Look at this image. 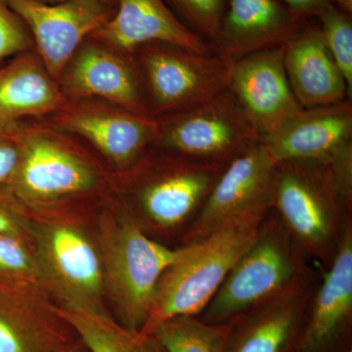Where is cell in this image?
Instances as JSON below:
<instances>
[{
	"label": "cell",
	"mask_w": 352,
	"mask_h": 352,
	"mask_svg": "<svg viewBox=\"0 0 352 352\" xmlns=\"http://www.w3.org/2000/svg\"><path fill=\"white\" fill-rule=\"evenodd\" d=\"M106 298L118 322L140 333L151 311L160 278L177 261L184 245L171 249L150 238L127 212L101 215L96 240Z\"/></svg>",
	"instance_id": "6da1fadb"
},
{
	"label": "cell",
	"mask_w": 352,
	"mask_h": 352,
	"mask_svg": "<svg viewBox=\"0 0 352 352\" xmlns=\"http://www.w3.org/2000/svg\"><path fill=\"white\" fill-rule=\"evenodd\" d=\"M351 208L328 164H277L272 210L302 254L332 261Z\"/></svg>",
	"instance_id": "7a4b0ae2"
},
{
	"label": "cell",
	"mask_w": 352,
	"mask_h": 352,
	"mask_svg": "<svg viewBox=\"0 0 352 352\" xmlns=\"http://www.w3.org/2000/svg\"><path fill=\"white\" fill-rule=\"evenodd\" d=\"M261 226L224 229L183 245L180 258L160 278L151 311L140 333L147 336L157 324L175 317L201 314L256 239Z\"/></svg>",
	"instance_id": "3957f363"
},
{
	"label": "cell",
	"mask_w": 352,
	"mask_h": 352,
	"mask_svg": "<svg viewBox=\"0 0 352 352\" xmlns=\"http://www.w3.org/2000/svg\"><path fill=\"white\" fill-rule=\"evenodd\" d=\"M3 131L20 149L19 163L6 188L25 207L50 206L87 193L99 184L98 170L64 131L24 120Z\"/></svg>",
	"instance_id": "277c9868"
},
{
	"label": "cell",
	"mask_w": 352,
	"mask_h": 352,
	"mask_svg": "<svg viewBox=\"0 0 352 352\" xmlns=\"http://www.w3.org/2000/svg\"><path fill=\"white\" fill-rule=\"evenodd\" d=\"M265 219L256 239L204 309L203 321H235L307 273L302 252L277 215Z\"/></svg>",
	"instance_id": "5b68a950"
},
{
	"label": "cell",
	"mask_w": 352,
	"mask_h": 352,
	"mask_svg": "<svg viewBox=\"0 0 352 352\" xmlns=\"http://www.w3.org/2000/svg\"><path fill=\"white\" fill-rule=\"evenodd\" d=\"M32 245L44 293L57 307L108 314L100 254L82 227L32 222Z\"/></svg>",
	"instance_id": "8992f818"
},
{
	"label": "cell",
	"mask_w": 352,
	"mask_h": 352,
	"mask_svg": "<svg viewBox=\"0 0 352 352\" xmlns=\"http://www.w3.org/2000/svg\"><path fill=\"white\" fill-rule=\"evenodd\" d=\"M161 151L146 152L131 166V193L144 219L141 228L146 221L155 228L171 230L193 222L226 166Z\"/></svg>",
	"instance_id": "52a82bcc"
},
{
	"label": "cell",
	"mask_w": 352,
	"mask_h": 352,
	"mask_svg": "<svg viewBox=\"0 0 352 352\" xmlns=\"http://www.w3.org/2000/svg\"><path fill=\"white\" fill-rule=\"evenodd\" d=\"M142 74L152 117L201 105L226 91L230 60L200 54L171 44L153 43L133 53Z\"/></svg>",
	"instance_id": "ba28073f"
},
{
	"label": "cell",
	"mask_w": 352,
	"mask_h": 352,
	"mask_svg": "<svg viewBox=\"0 0 352 352\" xmlns=\"http://www.w3.org/2000/svg\"><path fill=\"white\" fill-rule=\"evenodd\" d=\"M157 120L155 148L208 163L227 166L261 142L229 88L201 105Z\"/></svg>",
	"instance_id": "9c48e42d"
},
{
	"label": "cell",
	"mask_w": 352,
	"mask_h": 352,
	"mask_svg": "<svg viewBox=\"0 0 352 352\" xmlns=\"http://www.w3.org/2000/svg\"><path fill=\"white\" fill-rule=\"evenodd\" d=\"M276 166L261 142L227 164L190 224L185 244L224 229L263 224L272 210Z\"/></svg>",
	"instance_id": "30bf717a"
},
{
	"label": "cell",
	"mask_w": 352,
	"mask_h": 352,
	"mask_svg": "<svg viewBox=\"0 0 352 352\" xmlns=\"http://www.w3.org/2000/svg\"><path fill=\"white\" fill-rule=\"evenodd\" d=\"M51 126L85 139L122 170L131 168L154 147L160 133L157 118L94 99H68L53 113Z\"/></svg>",
	"instance_id": "8fae6325"
},
{
	"label": "cell",
	"mask_w": 352,
	"mask_h": 352,
	"mask_svg": "<svg viewBox=\"0 0 352 352\" xmlns=\"http://www.w3.org/2000/svg\"><path fill=\"white\" fill-rule=\"evenodd\" d=\"M6 2L27 25L36 54L58 83L76 50L112 17L117 8L95 0Z\"/></svg>",
	"instance_id": "7c38bea8"
},
{
	"label": "cell",
	"mask_w": 352,
	"mask_h": 352,
	"mask_svg": "<svg viewBox=\"0 0 352 352\" xmlns=\"http://www.w3.org/2000/svg\"><path fill=\"white\" fill-rule=\"evenodd\" d=\"M59 85L67 99H96L151 116L144 80L134 55L122 54L88 38L65 68Z\"/></svg>",
	"instance_id": "4fadbf2b"
},
{
	"label": "cell",
	"mask_w": 352,
	"mask_h": 352,
	"mask_svg": "<svg viewBox=\"0 0 352 352\" xmlns=\"http://www.w3.org/2000/svg\"><path fill=\"white\" fill-rule=\"evenodd\" d=\"M229 90L261 139L303 109L289 87L284 66V47L230 60Z\"/></svg>",
	"instance_id": "5bb4252c"
},
{
	"label": "cell",
	"mask_w": 352,
	"mask_h": 352,
	"mask_svg": "<svg viewBox=\"0 0 352 352\" xmlns=\"http://www.w3.org/2000/svg\"><path fill=\"white\" fill-rule=\"evenodd\" d=\"M276 163L315 161L330 164L352 149L351 100L303 108L261 139Z\"/></svg>",
	"instance_id": "9a60e30c"
},
{
	"label": "cell",
	"mask_w": 352,
	"mask_h": 352,
	"mask_svg": "<svg viewBox=\"0 0 352 352\" xmlns=\"http://www.w3.org/2000/svg\"><path fill=\"white\" fill-rule=\"evenodd\" d=\"M89 38L127 55L153 43L171 44L200 54L214 53L212 46L190 30L166 0H117L112 17Z\"/></svg>",
	"instance_id": "2e32d148"
},
{
	"label": "cell",
	"mask_w": 352,
	"mask_h": 352,
	"mask_svg": "<svg viewBox=\"0 0 352 352\" xmlns=\"http://www.w3.org/2000/svg\"><path fill=\"white\" fill-rule=\"evenodd\" d=\"M307 25L279 0H227L212 51L235 60L284 47Z\"/></svg>",
	"instance_id": "e0dca14e"
},
{
	"label": "cell",
	"mask_w": 352,
	"mask_h": 352,
	"mask_svg": "<svg viewBox=\"0 0 352 352\" xmlns=\"http://www.w3.org/2000/svg\"><path fill=\"white\" fill-rule=\"evenodd\" d=\"M69 330L43 293L0 283V352H58Z\"/></svg>",
	"instance_id": "ac0fdd59"
},
{
	"label": "cell",
	"mask_w": 352,
	"mask_h": 352,
	"mask_svg": "<svg viewBox=\"0 0 352 352\" xmlns=\"http://www.w3.org/2000/svg\"><path fill=\"white\" fill-rule=\"evenodd\" d=\"M311 294L308 272L233 321L223 352H288Z\"/></svg>",
	"instance_id": "d6986e66"
},
{
	"label": "cell",
	"mask_w": 352,
	"mask_h": 352,
	"mask_svg": "<svg viewBox=\"0 0 352 352\" xmlns=\"http://www.w3.org/2000/svg\"><path fill=\"white\" fill-rule=\"evenodd\" d=\"M284 66L289 87L302 108L351 100L319 27L305 25L284 46Z\"/></svg>",
	"instance_id": "ffe728a7"
},
{
	"label": "cell",
	"mask_w": 352,
	"mask_h": 352,
	"mask_svg": "<svg viewBox=\"0 0 352 352\" xmlns=\"http://www.w3.org/2000/svg\"><path fill=\"white\" fill-rule=\"evenodd\" d=\"M67 100L36 51L0 65V133L25 118L52 116Z\"/></svg>",
	"instance_id": "44dd1931"
},
{
	"label": "cell",
	"mask_w": 352,
	"mask_h": 352,
	"mask_svg": "<svg viewBox=\"0 0 352 352\" xmlns=\"http://www.w3.org/2000/svg\"><path fill=\"white\" fill-rule=\"evenodd\" d=\"M327 272L312 302L302 347L307 352L324 349L340 332L352 311V230L346 222Z\"/></svg>",
	"instance_id": "7402d4cb"
},
{
	"label": "cell",
	"mask_w": 352,
	"mask_h": 352,
	"mask_svg": "<svg viewBox=\"0 0 352 352\" xmlns=\"http://www.w3.org/2000/svg\"><path fill=\"white\" fill-rule=\"evenodd\" d=\"M56 310L89 352H166L152 336L131 332L109 314Z\"/></svg>",
	"instance_id": "603a6c76"
},
{
	"label": "cell",
	"mask_w": 352,
	"mask_h": 352,
	"mask_svg": "<svg viewBox=\"0 0 352 352\" xmlns=\"http://www.w3.org/2000/svg\"><path fill=\"white\" fill-rule=\"evenodd\" d=\"M233 322L212 324L180 316L157 324L152 336L166 352H223Z\"/></svg>",
	"instance_id": "cb8c5ba5"
},
{
	"label": "cell",
	"mask_w": 352,
	"mask_h": 352,
	"mask_svg": "<svg viewBox=\"0 0 352 352\" xmlns=\"http://www.w3.org/2000/svg\"><path fill=\"white\" fill-rule=\"evenodd\" d=\"M0 283L45 294L31 239L0 235Z\"/></svg>",
	"instance_id": "d4e9b609"
},
{
	"label": "cell",
	"mask_w": 352,
	"mask_h": 352,
	"mask_svg": "<svg viewBox=\"0 0 352 352\" xmlns=\"http://www.w3.org/2000/svg\"><path fill=\"white\" fill-rule=\"evenodd\" d=\"M319 29L333 61L346 80L352 95V21L351 15L329 6L318 15Z\"/></svg>",
	"instance_id": "484cf974"
},
{
	"label": "cell",
	"mask_w": 352,
	"mask_h": 352,
	"mask_svg": "<svg viewBox=\"0 0 352 352\" xmlns=\"http://www.w3.org/2000/svg\"><path fill=\"white\" fill-rule=\"evenodd\" d=\"M178 18L210 46L226 14L227 0H166Z\"/></svg>",
	"instance_id": "4316f807"
},
{
	"label": "cell",
	"mask_w": 352,
	"mask_h": 352,
	"mask_svg": "<svg viewBox=\"0 0 352 352\" xmlns=\"http://www.w3.org/2000/svg\"><path fill=\"white\" fill-rule=\"evenodd\" d=\"M32 48L34 41L27 25L6 0H0V65Z\"/></svg>",
	"instance_id": "83f0119b"
},
{
	"label": "cell",
	"mask_w": 352,
	"mask_h": 352,
	"mask_svg": "<svg viewBox=\"0 0 352 352\" xmlns=\"http://www.w3.org/2000/svg\"><path fill=\"white\" fill-rule=\"evenodd\" d=\"M0 235H18L32 241V222L25 206L6 188L0 187Z\"/></svg>",
	"instance_id": "f1b7e54d"
},
{
	"label": "cell",
	"mask_w": 352,
	"mask_h": 352,
	"mask_svg": "<svg viewBox=\"0 0 352 352\" xmlns=\"http://www.w3.org/2000/svg\"><path fill=\"white\" fill-rule=\"evenodd\" d=\"M20 159L17 142L7 132L0 133V187L6 186L12 179Z\"/></svg>",
	"instance_id": "f546056e"
},
{
	"label": "cell",
	"mask_w": 352,
	"mask_h": 352,
	"mask_svg": "<svg viewBox=\"0 0 352 352\" xmlns=\"http://www.w3.org/2000/svg\"><path fill=\"white\" fill-rule=\"evenodd\" d=\"M296 16L300 19L308 21L309 18L318 17L326 7L335 3V0H283Z\"/></svg>",
	"instance_id": "4dcf8cb0"
},
{
	"label": "cell",
	"mask_w": 352,
	"mask_h": 352,
	"mask_svg": "<svg viewBox=\"0 0 352 352\" xmlns=\"http://www.w3.org/2000/svg\"><path fill=\"white\" fill-rule=\"evenodd\" d=\"M41 1L46 2V3H60V2L71 1V0H41ZM95 1L103 2L109 6L117 7V0H95Z\"/></svg>",
	"instance_id": "1f68e13d"
},
{
	"label": "cell",
	"mask_w": 352,
	"mask_h": 352,
	"mask_svg": "<svg viewBox=\"0 0 352 352\" xmlns=\"http://www.w3.org/2000/svg\"><path fill=\"white\" fill-rule=\"evenodd\" d=\"M58 352H85L80 346H76L75 342H71Z\"/></svg>",
	"instance_id": "d6a6232c"
},
{
	"label": "cell",
	"mask_w": 352,
	"mask_h": 352,
	"mask_svg": "<svg viewBox=\"0 0 352 352\" xmlns=\"http://www.w3.org/2000/svg\"><path fill=\"white\" fill-rule=\"evenodd\" d=\"M347 352H351V351H347Z\"/></svg>",
	"instance_id": "836d02e7"
}]
</instances>
